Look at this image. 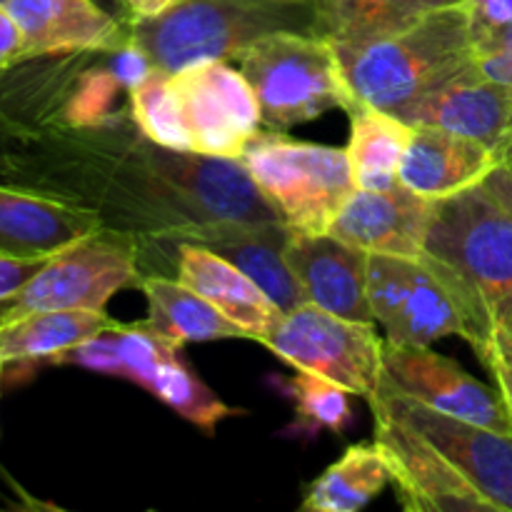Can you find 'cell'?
<instances>
[{"label": "cell", "mask_w": 512, "mask_h": 512, "mask_svg": "<svg viewBox=\"0 0 512 512\" xmlns=\"http://www.w3.org/2000/svg\"><path fill=\"white\" fill-rule=\"evenodd\" d=\"M350 140L348 163L358 190H385L400 183V163L408 150L413 125L395 115L368 105H350Z\"/></svg>", "instance_id": "obj_24"}, {"label": "cell", "mask_w": 512, "mask_h": 512, "mask_svg": "<svg viewBox=\"0 0 512 512\" xmlns=\"http://www.w3.org/2000/svg\"><path fill=\"white\" fill-rule=\"evenodd\" d=\"M20 63H25L23 30L13 13L0 3V78Z\"/></svg>", "instance_id": "obj_31"}, {"label": "cell", "mask_w": 512, "mask_h": 512, "mask_svg": "<svg viewBox=\"0 0 512 512\" xmlns=\"http://www.w3.org/2000/svg\"><path fill=\"white\" fill-rule=\"evenodd\" d=\"M0 3H3V5H5V3H8V0H0Z\"/></svg>", "instance_id": "obj_37"}, {"label": "cell", "mask_w": 512, "mask_h": 512, "mask_svg": "<svg viewBox=\"0 0 512 512\" xmlns=\"http://www.w3.org/2000/svg\"><path fill=\"white\" fill-rule=\"evenodd\" d=\"M113 325L105 310H35L0 320V355L5 363H48Z\"/></svg>", "instance_id": "obj_22"}, {"label": "cell", "mask_w": 512, "mask_h": 512, "mask_svg": "<svg viewBox=\"0 0 512 512\" xmlns=\"http://www.w3.org/2000/svg\"><path fill=\"white\" fill-rule=\"evenodd\" d=\"M140 288L148 300L145 323L175 348L205 340L245 338L238 325L230 323L215 305L180 280L153 275L145 278Z\"/></svg>", "instance_id": "obj_23"}, {"label": "cell", "mask_w": 512, "mask_h": 512, "mask_svg": "<svg viewBox=\"0 0 512 512\" xmlns=\"http://www.w3.org/2000/svg\"><path fill=\"white\" fill-rule=\"evenodd\" d=\"M380 383L445 415L495 433H512V418L498 390L475 380L455 360L433 353L430 345H393L385 340Z\"/></svg>", "instance_id": "obj_12"}, {"label": "cell", "mask_w": 512, "mask_h": 512, "mask_svg": "<svg viewBox=\"0 0 512 512\" xmlns=\"http://www.w3.org/2000/svg\"><path fill=\"white\" fill-rule=\"evenodd\" d=\"M368 298L393 345H433L460 335L463 320L440 280L415 258L368 253Z\"/></svg>", "instance_id": "obj_11"}, {"label": "cell", "mask_w": 512, "mask_h": 512, "mask_svg": "<svg viewBox=\"0 0 512 512\" xmlns=\"http://www.w3.org/2000/svg\"><path fill=\"white\" fill-rule=\"evenodd\" d=\"M148 168L165 193L173 195L180 213L190 220V228L283 220L258 188L243 158H215L153 143Z\"/></svg>", "instance_id": "obj_8"}, {"label": "cell", "mask_w": 512, "mask_h": 512, "mask_svg": "<svg viewBox=\"0 0 512 512\" xmlns=\"http://www.w3.org/2000/svg\"><path fill=\"white\" fill-rule=\"evenodd\" d=\"M48 258H15V255H0V308L18 298L20 290L40 273Z\"/></svg>", "instance_id": "obj_30"}, {"label": "cell", "mask_w": 512, "mask_h": 512, "mask_svg": "<svg viewBox=\"0 0 512 512\" xmlns=\"http://www.w3.org/2000/svg\"><path fill=\"white\" fill-rule=\"evenodd\" d=\"M493 343H508L512 345V293L500 303V308L495 310V323H493ZM488 345V348H490ZM488 353V350H485ZM483 353V355H485Z\"/></svg>", "instance_id": "obj_34"}, {"label": "cell", "mask_w": 512, "mask_h": 512, "mask_svg": "<svg viewBox=\"0 0 512 512\" xmlns=\"http://www.w3.org/2000/svg\"><path fill=\"white\" fill-rule=\"evenodd\" d=\"M420 263L440 280L478 358L493 340L495 310L512 293V168L433 200Z\"/></svg>", "instance_id": "obj_2"}, {"label": "cell", "mask_w": 512, "mask_h": 512, "mask_svg": "<svg viewBox=\"0 0 512 512\" xmlns=\"http://www.w3.org/2000/svg\"><path fill=\"white\" fill-rule=\"evenodd\" d=\"M510 168H512V158H510Z\"/></svg>", "instance_id": "obj_38"}, {"label": "cell", "mask_w": 512, "mask_h": 512, "mask_svg": "<svg viewBox=\"0 0 512 512\" xmlns=\"http://www.w3.org/2000/svg\"><path fill=\"white\" fill-rule=\"evenodd\" d=\"M285 260L303 290L305 303L348 320L375 323L368 298V253L330 233H293L285 243Z\"/></svg>", "instance_id": "obj_13"}, {"label": "cell", "mask_w": 512, "mask_h": 512, "mask_svg": "<svg viewBox=\"0 0 512 512\" xmlns=\"http://www.w3.org/2000/svg\"><path fill=\"white\" fill-rule=\"evenodd\" d=\"M480 360L493 375L495 390H498L500 400H503L505 410L512 418V345L493 343Z\"/></svg>", "instance_id": "obj_32"}, {"label": "cell", "mask_w": 512, "mask_h": 512, "mask_svg": "<svg viewBox=\"0 0 512 512\" xmlns=\"http://www.w3.org/2000/svg\"><path fill=\"white\" fill-rule=\"evenodd\" d=\"M3 368H5V358L0 355V380H3Z\"/></svg>", "instance_id": "obj_36"}, {"label": "cell", "mask_w": 512, "mask_h": 512, "mask_svg": "<svg viewBox=\"0 0 512 512\" xmlns=\"http://www.w3.org/2000/svg\"><path fill=\"white\" fill-rule=\"evenodd\" d=\"M243 163L293 233H328L358 190L343 148L283 133H260L245 150Z\"/></svg>", "instance_id": "obj_6"}, {"label": "cell", "mask_w": 512, "mask_h": 512, "mask_svg": "<svg viewBox=\"0 0 512 512\" xmlns=\"http://www.w3.org/2000/svg\"><path fill=\"white\" fill-rule=\"evenodd\" d=\"M273 33H318L315 0H173L163 13L135 18L128 40L155 70L175 73L203 60L240 58Z\"/></svg>", "instance_id": "obj_4"}, {"label": "cell", "mask_w": 512, "mask_h": 512, "mask_svg": "<svg viewBox=\"0 0 512 512\" xmlns=\"http://www.w3.org/2000/svg\"><path fill=\"white\" fill-rule=\"evenodd\" d=\"M178 280L215 305L245 338L258 343L283 315L238 265L200 243L183 240L178 245Z\"/></svg>", "instance_id": "obj_19"}, {"label": "cell", "mask_w": 512, "mask_h": 512, "mask_svg": "<svg viewBox=\"0 0 512 512\" xmlns=\"http://www.w3.org/2000/svg\"><path fill=\"white\" fill-rule=\"evenodd\" d=\"M143 283L128 245L93 233L58 250L40 273L20 290L18 298L0 308V320L35 310H95L103 313L120 290Z\"/></svg>", "instance_id": "obj_10"}, {"label": "cell", "mask_w": 512, "mask_h": 512, "mask_svg": "<svg viewBox=\"0 0 512 512\" xmlns=\"http://www.w3.org/2000/svg\"><path fill=\"white\" fill-rule=\"evenodd\" d=\"M25 38V60L128 45L118 20L95 0H8Z\"/></svg>", "instance_id": "obj_16"}, {"label": "cell", "mask_w": 512, "mask_h": 512, "mask_svg": "<svg viewBox=\"0 0 512 512\" xmlns=\"http://www.w3.org/2000/svg\"><path fill=\"white\" fill-rule=\"evenodd\" d=\"M100 220L53 195L0 183V255L50 258L98 233Z\"/></svg>", "instance_id": "obj_17"}, {"label": "cell", "mask_w": 512, "mask_h": 512, "mask_svg": "<svg viewBox=\"0 0 512 512\" xmlns=\"http://www.w3.org/2000/svg\"><path fill=\"white\" fill-rule=\"evenodd\" d=\"M285 393L293 398L295 413L308 430H328V433L343 435L353 420L348 390L313 373L298 370V375L285 380Z\"/></svg>", "instance_id": "obj_28"}, {"label": "cell", "mask_w": 512, "mask_h": 512, "mask_svg": "<svg viewBox=\"0 0 512 512\" xmlns=\"http://www.w3.org/2000/svg\"><path fill=\"white\" fill-rule=\"evenodd\" d=\"M433 200L403 183L385 190H355L328 233L365 253L420 258Z\"/></svg>", "instance_id": "obj_15"}, {"label": "cell", "mask_w": 512, "mask_h": 512, "mask_svg": "<svg viewBox=\"0 0 512 512\" xmlns=\"http://www.w3.org/2000/svg\"><path fill=\"white\" fill-rule=\"evenodd\" d=\"M168 88L193 153L243 158L260 135L263 118L255 90L225 60H203L168 73Z\"/></svg>", "instance_id": "obj_9"}, {"label": "cell", "mask_w": 512, "mask_h": 512, "mask_svg": "<svg viewBox=\"0 0 512 512\" xmlns=\"http://www.w3.org/2000/svg\"><path fill=\"white\" fill-rule=\"evenodd\" d=\"M333 48L348 85L350 105L383 110L403 123L430 95L478 65L468 5L440 10L373 43H333Z\"/></svg>", "instance_id": "obj_3"}, {"label": "cell", "mask_w": 512, "mask_h": 512, "mask_svg": "<svg viewBox=\"0 0 512 512\" xmlns=\"http://www.w3.org/2000/svg\"><path fill=\"white\" fill-rule=\"evenodd\" d=\"M390 485V470L375 443L350 445L305 493L300 508L310 512H355Z\"/></svg>", "instance_id": "obj_25"}, {"label": "cell", "mask_w": 512, "mask_h": 512, "mask_svg": "<svg viewBox=\"0 0 512 512\" xmlns=\"http://www.w3.org/2000/svg\"><path fill=\"white\" fill-rule=\"evenodd\" d=\"M270 130L293 128L320 118L330 108H348L350 93L333 43L318 33H273L240 55Z\"/></svg>", "instance_id": "obj_5"}, {"label": "cell", "mask_w": 512, "mask_h": 512, "mask_svg": "<svg viewBox=\"0 0 512 512\" xmlns=\"http://www.w3.org/2000/svg\"><path fill=\"white\" fill-rule=\"evenodd\" d=\"M130 105H133V120L150 143L170 150H190L178 105L170 95L168 73L153 70L143 83L130 88Z\"/></svg>", "instance_id": "obj_27"}, {"label": "cell", "mask_w": 512, "mask_h": 512, "mask_svg": "<svg viewBox=\"0 0 512 512\" xmlns=\"http://www.w3.org/2000/svg\"><path fill=\"white\" fill-rule=\"evenodd\" d=\"M465 135L493 150L500 163L512 158V85L470 68L420 103L405 120Z\"/></svg>", "instance_id": "obj_14"}, {"label": "cell", "mask_w": 512, "mask_h": 512, "mask_svg": "<svg viewBox=\"0 0 512 512\" xmlns=\"http://www.w3.org/2000/svg\"><path fill=\"white\" fill-rule=\"evenodd\" d=\"M375 448L410 512H512V433L428 408L378 385Z\"/></svg>", "instance_id": "obj_1"}, {"label": "cell", "mask_w": 512, "mask_h": 512, "mask_svg": "<svg viewBox=\"0 0 512 512\" xmlns=\"http://www.w3.org/2000/svg\"><path fill=\"white\" fill-rule=\"evenodd\" d=\"M173 0H125L130 10H133L135 18H150V15L163 13Z\"/></svg>", "instance_id": "obj_35"}, {"label": "cell", "mask_w": 512, "mask_h": 512, "mask_svg": "<svg viewBox=\"0 0 512 512\" xmlns=\"http://www.w3.org/2000/svg\"><path fill=\"white\" fill-rule=\"evenodd\" d=\"M468 20L478 58L512 48V0H470Z\"/></svg>", "instance_id": "obj_29"}, {"label": "cell", "mask_w": 512, "mask_h": 512, "mask_svg": "<svg viewBox=\"0 0 512 512\" xmlns=\"http://www.w3.org/2000/svg\"><path fill=\"white\" fill-rule=\"evenodd\" d=\"M470 0H315L318 33L335 45H365L388 38L428 15Z\"/></svg>", "instance_id": "obj_21"}, {"label": "cell", "mask_w": 512, "mask_h": 512, "mask_svg": "<svg viewBox=\"0 0 512 512\" xmlns=\"http://www.w3.org/2000/svg\"><path fill=\"white\" fill-rule=\"evenodd\" d=\"M498 165L505 163L478 140L430 125H413L398 178L423 198L443 200L480 183Z\"/></svg>", "instance_id": "obj_18"}, {"label": "cell", "mask_w": 512, "mask_h": 512, "mask_svg": "<svg viewBox=\"0 0 512 512\" xmlns=\"http://www.w3.org/2000/svg\"><path fill=\"white\" fill-rule=\"evenodd\" d=\"M150 395L168 405L170 410L185 418L188 423L198 425L205 435H213L223 420L240 415V410L225 405L208 385L195 375L188 365L180 360V355H170L168 360L158 365L153 378L145 385Z\"/></svg>", "instance_id": "obj_26"}, {"label": "cell", "mask_w": 512, "mask_h": 512, "mask_svg": "<svg viewBox=\"0 0 512 512\" xmlns=\"http://www.w3.org/2000/svg\"><path fill=\"white\" fill-rule=\"evenodd\" d=\"M190 243H200L238 265L283 313L305 303L303 290L285 260L290 228L278 223L260 225H210L190 228Z\"/></svg>", "instance_id": "obj_20"}, {"label": "cell", "mask_w": 512, "mask_h": 512, "mask_svg": "<svg viewBox=\"0 0 512 512\" xmlns=\"http://www.w3.org/2000/svg\"><path fill=\"white\" fill-rule=\"evenodd\" d=\"M478 65L485 75H490V78L503 80V83L512 85V48L500 50V53L480 55Z\"/></svg>", "instance_id": "obj_33"}, {"label": "cell", "mask_w": 512, "mask_h": 512, "mask_svg": "<svg viewBox=\"0 0 512 512\" xmlns=\"http://www.w3.org/2000/svg\"><path fill=\"white\" fill-rule=\"evenodd\" d=\"M260 343L295 370L330 380L368 403L378 393L385 340L378 338L375 323L303 303L280 315Z\"/></svg>", "instance_id": "obj_7"}]
</instances>
